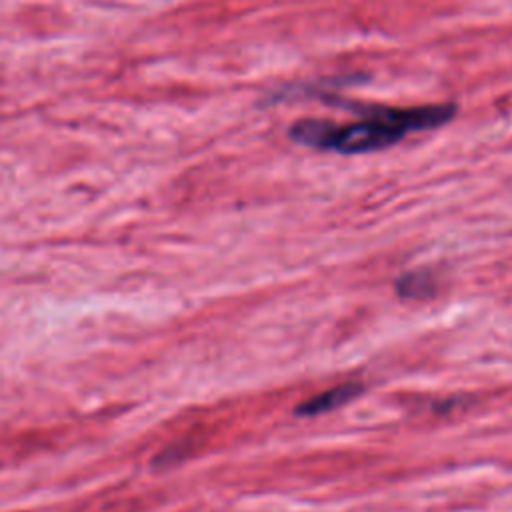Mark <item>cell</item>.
Returning <instances> with one entry per match:
<instances>
[{"mask_svg": "<svg viewBox=\"0 0 512 512\" xmlns=\"http://www.w3.org/2000/svg\"><path fill=\"white\" fill-rule=\"evenodd\" d=\"M404 136L406 132H402L400 128L372 114H364V120L346 126H336L328 122L320 150H334L340 154H366L390 148L398 144Z\"/></svg>", "mask_w": 512, "mask_h": 512, "instance_id": "6da1fadb", "label": "cell"}, {"mask_svg": "<svg viewBox=\"0 0 512 512\" xmlns=\"http://www.w3.org/2000/svg\"><path fill=\"white\" fill-rule=\"evenodd\" d=\"M360 392H362L360 384H340V386H334V388L306 400L304 404H300L296 408V412L302 414V416H316V414H322V412H330V410H336L338 406L348 404Z\"/></svg>", "mask_w": 512, "mask_h": 512, "instance_id": "7a4b0ae2", "label": "cell"}, {"mask_svg": "<svg viewBox=\"0 0 512 512\" xmlns=\"http://www.w3.org/2000/svg\"><path fill=\"white\" fill-rule=\"evenodd\" d=\"M396 288L404 298H424L434 290V278L428 272H410L398 280Z\"/></svg>", "mask_w": 512, "mask_h": 512, "instance_id": "3957f363", "label": "cell"}]
</instances>
